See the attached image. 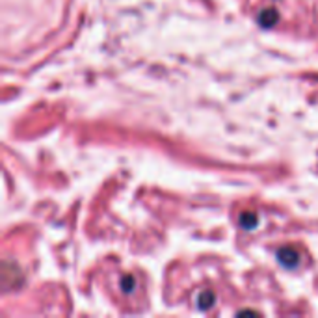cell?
Here are the masks:
<instances>
[{
	"label": "cell",
	"instance_id": "obj_3",
	"mask_svg": "<svg viewBox=\"0 0 318 318\" xmlns=\"http://www.w3.org/2000/svg\"><path fill=\"white\" fill-rule=\"evenodd\" d=\"M240 225L244 229H253L257 225V214L255 212H244L240 216Z\"/></svg>",
	"mask_w": 318,
	"mask_h": 318
},
{
	"label": "cell",
	"instance_id": "obj_1",
	"mask_svg": "<svg viewBox=\"0 0 318 318\" xmlns=\"http://www.w3.org/2000/svg\"><path fill=\"white\" fill-rule=\"evenodd\" d=\"M118 288L119 292L123 294V296H136V292H138V279H136V276H119L118 279Z\"/></svg>",
	"mask_w": 318,
	"mask_h": 318
},
{
	"label": "cell",
	"instance_id": "obj_5",
	"mask_svg": "<svg viewBox=\"0 0 318 318\" xmlns=\"http://www.w3.org/2000/svg\"><path fill=\"white\" fill-rule=\"evenodd\" d=\"M212 302H214V294L212 292H205L203 296L197 300V305H199V309H207V307H211Z\"/></svg>",
	"mask_w": 318,
	"mask_h": 318
},
{
	"label": "cell",
	"instance_id": "obj_4",
	"mask_svg": "<svg viewBox=\"0 0 318 318\" xmlns=\"http://www.w3.org/2000/svg\"><path fill=\"white\" fill-rule=\"evenodd\" d=\"M276 21H277V13L274 10L262 11L261 15H259V22H261L262 26H272Z\"/></svg>",
	"mask_w": 318,
	"mask_h": 318
},
{
	"label": "cell",
	"instance_id": "obj_2",
	"mask_svg": "<svg viewBox=\"0 0 318 318\" xmlns=\"http://www.w3.org/2000/svg\"><path fill=\"white\" fill-rule=\"evenodd\" d=\"M277 259L281 262L283 266L287 268H296L298 262H300V255H298V249L294 247H283L277 252Z\"/></svg>",
	"mask_w": 318,
	"mask_h": 318
}]
</instances>
